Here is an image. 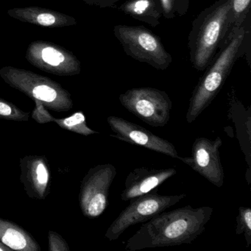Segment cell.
Listing matches in <instances>:
<instances>
[{"instance_id": "3957f363", "label": "cell", "mask_w": 251, "mask_h": 251, "mask_svg": "<svg viewBox=\"0 0 251 251\" xmlns=\"http://www.w3.org/2000/svg\"><path fill=\"white\" fill-rule=\"evenodd\" d=\"M247 38L245 25L227 36L192 92L186 116L188 123L195 122L218 95L242 54Z\"/></svg>"}, {"instance_id": "ba28073f", "label": "cell", "mask_w": 251, "mask_h": 251, "mask_svg": "<svg viewBox=\"0 0 251 251\" xmlns=\"http://www.w3.org/2000/svg\"><path fill=\"white\" fill-rule=\"evenodd\" d=\"M117 169L111 164L92 167L80 184L79 203L85 217L95 219L103 214L108 204L111 184L117 176Z\"/></svg>"}, {"instance_id": "7c38bea8", "label": "cell", "mask_w": 251, "mask_h": 251, "mask_svg": "<svg viewBox=\"0 0 251 251\" xmlns=\"http://www.w3.org/2000/svg\"><path fill=\"white\" fill-rule=\"evenodd\" d=\"M20 180L32 199L44 200L50 192V168L44 155H26L20 159Z\"/></svg>"}, {"instance_id": "7402d4cb", "label": "cell", "mask_w": 251, "mask_h": 251, "mask_svg": "<svg viewBox=\"0 0 251 251\" xmlns=\"http://www.w3.org/2000/svg\"><path fill=\"white\" fill-rule=\"evenodd\" d=\"M239 214L236 217V234L244 233L247 247L251 244V209L249 207H240Z\"/></svg>"}, {"instance_id": "5bb4252c", "label": "cell", "mask_w": 251, "mask_h": 251, "mask_svg": "<svg viewBox=\"0 0 251 251\" xmlns=\"http://www.w3.org/2000/svg\"><path fill=\"white\" fill-rule=\"evenodd\" d=\"M7 14L19 21L48 28H61L77 25L75 18L53 10L38 6L23 7L8 10Z\"/></svg>"}, {"instance_id": "7a4b0ae2", "label": "cell", "mask_w": 251, "mask_h": 251, "mask_svg": "<svg viewBox=\"0 0 251 251\" xmlns=\"http://www.w3.org/2000/svg\"><path fill=\"white\" fill-rule=\"evenodd\" d=\"M231 0H218L192 22L188 48L192 67L205 71L227 39L230 28Z\"/></svg>"}, {"instance_id": "cb8c5ba5", "label": "cell", "mask_w": 251, "mask_h": 251, "mask_svg": "<svg viewBox=\"0 0 251 251\" xmlns=\"http://www.w3.org/2000/svg\"><path fill=\"white\" fill-rule=\"evenodd\" d=\"M49 238L50 251H70L68 244L63 239L61 235L56 232L50 231L48 233Z\"/></svg>"}, {"instance_id": "277c9868", "label": "cell", "mask_w": 251, "mask_h": 251, "mask_svg": "<svg viewBox=\"0 0 251 251\" xmlns=\"http://www.w3.org/2000/svg\"><path fill=\"white\" fill-rule=\"evenodd\" d=\"M0 77L8 86L42 102L48 109L65 112L73 108L70 92L49 77L29 70L6 66L0 70Z\"/></svg>"}, {"instance_id": "ac0fdd59", "label": "cell", "mask_w": 251, "mask_h": 251, "mask_svg": "<svg viewBox=\"0 0 251 251\" xmlns=\"http://www.w3.org/2000/svg\"><path fill=\"white\" fill-rule=\"evenodd\" d=\"M53 122L61 128L83 135V136H87L89 135L99 133L88 127L86 125V117L82 111L75 112L67 118H54Z\"/></svg>"}, {"instance_id": "9a60e30c", "label": "cell", "mask_w": 251, "mask_h": 251, "mask_svg": "<svg viewBox=\"0 0 251 251\" xmlns=\"http://www.w3.org/2000/svg\"><path fill=\"white\" fill-rule=\"evenodd\" d=\"M229 117L233 120L236 125L238 140L241 149L245 155L248 169L251 170V108L245 110L242 102L237 99L233 89L230 93V111Z\"/></svg>"}, {"instance_id": "e0dca14e", "label": "cell", "mask_w": 251, "mask_h": 251, "mask_svg": "<svg viewBox=\"0 0 251 251\" xmlns=\"http://www.w3.org/2000/svg\"><path fill=\"white\" fill-rule=\"evenodd\" d=\"M119 11L152 27L159 25L163 17L161 0H127Z\"/></svg>"}, {"instance_id": "5b68a950", "label": "cell", "mask_w": 251, "mask_h": 251, "mask_svg": "<svg viewBox=\"0 0 251 251\" xmlns=\"http://www.w3.org/2000/svg\"><path fill=\"white\" fill-rule=\"evenodd\" d=\"M114 33L127 56L139 62L146 63L156 70H166L173 62L161 39L143 26L118 25Z\"/></svg>"}, {"instance_id": "52a82bcc", "label": "cell", "mask_w": 251, "mask_h": 251, "mask_svg": "<svg viewBox=\"0 0 251 251\" xmlns=\"http://www.w3.org/2000/svg\"><path fill=\"white\" fill-rule=\"evenodd\" d=\"M186 194L179 195H161L155 191L130 200V204L111 223L105 236L115 241L130 226L145 223L156 214L177 204L186 198Z\"/></svg>"}, {"instance_id": "30bf717a", "label": "cell", "mask_w": 251, "mask_h": 251, "mask_svg": "<svg viewBox=\"0 0 251 251\" xmlns=\"http://www.w3.org/2000/svg\"><path fill=\"white\" fill-rule=\"evenodd\" d=\"M223 145L220 137L214 140L205 137L195 139L192 145V156L180 157L178 159L192 167L217 187L224 183V170L220 159V148Z\"/></svg>"}, {"instance_id": "9c48e42d", "label": "cell", "mask_w": 251, "mask_h": 251, "mask_svg": "<svg viewBox=\"0 0 251 251\" xmlns=\"http://www.w3.org/2000/svg\"><path fill=\"white\" fill-rule=\"evenodd\" d=\"M25 58L33 67L55 75H77L81 71L80 61L73 52L50 42H31L26 50Z\"/></svg>"}, {"instance_id": "d4e9b609", "label": "cell", "mask_w": 251, "mask_h": 251, "mask_svg": "<svg viewBox=\"0 0 251 251\" xmlns=\"http://www.w3.org/2000/svg\"><path fill=\"white\" fill-rule=\"evenodd\" d=\"M84 3L91 6L99 7L100 8H114L120 0H82Z\"/></svg>"}, {"instance_id": "8992f818", "label": "cell", "mask_w": 251, "mask_h": 251, "mask_svg": "<svg viewBox=\"0 0 251 251\" xmlns=\"http://www.w3.org/2000/svg\"><path fill=\"white\" fill-rule=\"evenodd\" d=\"M119 100L129 112L151 127H163L169 123L173 102L164 91L133 88L121 94Z\"/></svg>"}, {"instance_id": "44dd1931", "label": "cell", "mask_w": 251, "mask_h": 251, "mask_svg": "<svg viewBox=\"0 0 251 251\" xmlns=\"http://www.w3.org/2000/svg\"><path fill=\"white\" fill-rule=\"evenodd\" d=\"M30 114L19 108L12 102L0 98V119L16 122H27Z\"/></svg>"}, {"instance_id": "ffe728a7", "label": "cell", "mask_w": 251, "mask_h": 251, "mask_svg": "<svg viewBox=\"0 0 251 251\" xmlns=\"http://www.w3.org/2000/svg\"><path fill=\"white\" fill-rule=\"evenodd\" d=\"M161 3L163 17L167 20H173L187 14L190 0H161Z\"/></svg>"}, {"instance_id": "484cf974", "label": "cell", "mask_w": 251, "mask_h": 251, "mask_svg": "<svg viewBox=\"0 0 251 251\" xmlns=\"http://www.w3.org/2000/svg\"><path fill=\"white\" fill-rule=\"evenodd\" d=\"M11 251L9 248L4 245L3 244L0 242V251Z\"/></svg>"}, {"instance_id": "2e32d148", "label": "cell", "mask_w": 251, "mask_h": 251, "mask_svg": "<svg viewBox=\"0 0 251 251\" xmlns=\"http://www.w3.org/2000/svg\"><path fill=\"white\" fill-rule=\"evenodd\" d=\"M0 242L11 251H40L39 243L21 226L0 218Z\"/></svg>"}, {"instance_id": "4fadbf2b", "label": "cell", "mask_w": 251, "mask_h": 251, "mask_svg": "<svg viewBox=\"0 0 251 251\" xmlns=\"http://www.w3.org/2000/svg\"><path fill=\"white\" fill-rule=\"evenodd\" d=\"M177 174L176 168L154 169L142 167L132 170L126 177L121 194L123 201L146 195L159 187L166 180Z\"/></svg>"}, {"instance_id": "6da1fadb", "label": "cell", "mask_w": 251, "mask_h": 251, "mask_svg": "<svg viewBox=\"0 0 251 251\" xmlns=\"http://www.w3.org/2000/svg\"><path fill=\"white\" fill-rule=\"evenodd\" d=\"M213 210L209 206L194 208L188 205L162 211L145 222L127 239L126 250L136 251L191 244L203 233Z\"/></svg>"}, {"instance_id": "8fae6325", "label": "cell", "mask_w": 251, "mask_h": 251, "mask_svg": "<svg viewBox=\"0 0 251 251\" xmlns=\"http://www.w3.org/2000/svg\"><path fill=\"white\" fill-rule=\"evenodd\" d=\"M107 123L114 132V135H111L113 137L178 159V153L173 144L156 136L142 126L116 116L108 117Z\"/></svg>"}, {"instance_id": "603a6c76", "label": "cell", "mask_w": 251, "mask_h": 251, "mask_svg": "<svg viewBox=\"0 0 251 251\" xmlns=\"http://www.w3.org/2000/svg\"><path fill=\"white\" fill-rule=\"evenodd\" d=\"M35 108L32 112L30 117L36 122L40 124H45V123H51L53 122L54 117L50 114L47 107L39 100H34Z\"/></svg>"}, {"instance_id": "d6986e66", "label": "cell", "mask_w": 251, "mask_h": 251, "mask_svg": "<svg viewBox=\"0 0 251 251\" xmlns=\"http://www.w3.org/2000/svg\"><path fill=\"white\" fill-rule=\"evenodd\" d=\"M251 2V0H231V17L228 35L236 31L244 25V23L249 14Z\"/></svg>"}]
</instances>
